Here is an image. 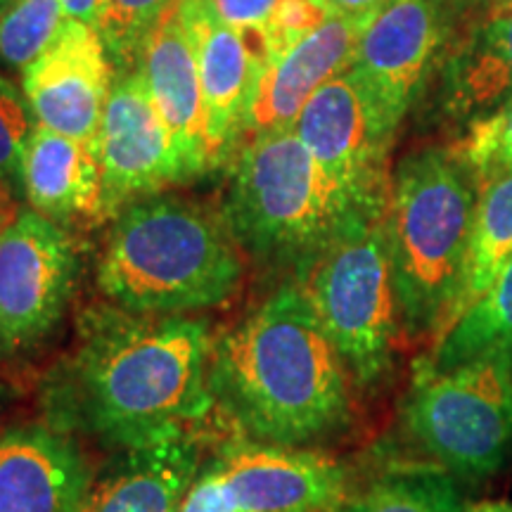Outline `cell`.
I'll list each match as a JSON object with an SVG mask.
<instances>
[{"mask_svg":"<svg viewBox=\"0 0 512 512\" xmlns=\"http://www.w3.org/2000/svg\"><path fill=\"white\" fill-rule=\"evenodd\" d=\"M211 351L202 318L133 316L114 306L88 313L72 356L48 375V425L119 451L188 434L214 408Z\"/></svg>","mask_w":512,"mask_h":512,"instance_id":"obj_1","label":"cell"},{"mask_svg":"<svg viewBox=\"0 0 512 512\" xmlns=\"http://www.w3.org/2000/svg\"><path fill=\"white\" fill-rule=\"evenodd\" d=\"M351 377L297 283L214 339L209 389L247 441L304 448L351 422Z\"/></svg>","mask_w":512,"mask_h":512,"instance_id":"obj_2","label":"cell"},{"mask_svg":"<svg viewBox=\"0 0 512 512\" xmlns=\"http://www.w3.org/2000/svg\"><path fill=\"white\" fill-rule=\"evenodd\" d=\"M245 280L242 249L223 214L159 192L112 219L95 285L133 316H192L233 302Z\"/></svg>","mask_w":512,"mask_h":512,"instance_id":"obj_3","label":"cell"},{"mask_svg":"<svg viewBox=\"0 0 512 512\" xmlns=\"http://www.w3.org/2000/svg\"><path fill=\"white\" fill-rule=\"evenodd\" d=\"M479 192V174L453 145L420 147L396 164L384 228L408 342H439L458 320Z\"/></svg>","mask_w":512,"mask_h":512,"instance_id":"obj_4","label":"cell"},{"mask_svg":"<svg viewBox=\"0 0 512 512\" xmlns=\"http://www.w3.org/2000/svg\"><path fill=\"white\" fill-rule=\"evenodd\" d=\"M384 211L332 181L294 128H285L238 147L221 214L242 254L297 275L339 235Z\"/></svg>","mask_w":512,"mask_h":512,"instance_id":"obj_5","label":"cell"},{"mask_svg":"<svg viewBox=\"0 0 512 512\" xmlns=\"http://www.w3.org/2000/svg\"><path fill=\"white\" fill-rule=\"evenodd\" d=\"M294 283L302 287L351 377L363 387L380 382L403 337L384 216L339 235L294 275Z\"/></svg>","mask_w":512,"mask_h":512,"instance_id":"obj_6","label":"cell"},{"mask_svg":"<svg viewBox=\"0 0 512 512\" xmlns=\"http://www.w3.org/2000/svg\"><path fill=\"white\" fill-rule=\"evenodd\" d=\"M411 439L448 475H496L512 444V363L484 356L451 370H425L403 406Z\"/></svg>","mask_w":512,"mask_h":512,"instance_id":"obj_7","label":"cell"},{"mask_svg":"<svg viewBox=\"0 0 512 512\" xmlns=\"http://www.w3.org/2000/svg\"><path fill=\"white\" fill-rule=\"evenodd\" d=\"M79 275L67 228L34 209L0 228V361L36 349L62 323Z\"/></svg>","mask_w":512,"mask_h":512,"instance_id":"obj_8","label":"cell"},{"mask_svg":"<svg viewBox=\"0 0 512 512\" xmlns=\"http://www.w3.org/2000/svg\"><path fill=\"white\" fill-rule=\"evenodd\" d=\"M458 17L463 0H394L358 36L349 69L394 136L437 74Z\"/></svg>","mask_w":512,"mask_h":512,"instance_id":"obj_9","label":"cell"},{"mask_svg":"<svg viewBox=\"0 0 512 512\" xmlns=\"http://www.w3.org/2000/svg\"><path fill=\"white\" fill-rule=\"evenodd\" d=\"M292 128L332 181L368 207H387L394 133L349 67L313 93Z\"/></svg>","mask_w":512,"mask_h":512,"instance_id":"obj_10","label":"cell"},{"mask_svg":"<svg viewBox=\"0 0 512 512\" xmlns=\"http://www.w3.org/2000/svg\"><path fill=\"white\" fill-rule=\"evenodd\" d=\"M102 216L112 221L128 204L190 183L159 117L143 69L114 74L98 131Z\"/></svg>","mask_w":512,"mask_h":512,"instance_id":"obj_11","label":"cell"},{"mask_svg":"<svg viewBox=\"0 0 512 512\" xmlns=\"http://www.w3.org/2000/svg\"><path fill=\"white\" fill-rule=\"evenodd\" d=\"M178 12L188 29L202 86L204 131L211 171L233 162L245 136L256 83L271 48L266 31H238L216 15L209 0H181Z\"/></svg>","mask_w":512,"mask_h":512,"instance_id":"obj_12","label":"cell"},{"mask_svg":"<svg viewBox=\"0 0 512 512\" xmlns=\"http://www.w3.org/2000/svg\"><path fill=\"white\" fill-rule=\"evenodd\" d=\"M114 67L98 29L69 19L46 53L22 72V93L36 124L62 136L95 143Z\"/></svg>","mask_w":512,"mask_h":512,"instance_id":"obj_13","label":"cell"},{"mask_svg":"<svg viewBox=\"0 0 512 512\" xmlns=\"http://www.w3.org/2000/svg\"><path fill=\"white\" fill-rule=\"evenodd\" d=\"M434 93L439 117L460 131L512 105V0H491L460 24Z\"/></svg>","mask_w":512,"mask_h":512,"instance_id":"obj_14","label":"cell"},{"mask_svg":"<svg viewBox=\"0 0 512 512\" xmlns=\"http://www.w3.org/2000/svg\"><path fill=\"white\" fill-rule=\"evenodd\" d=\"M216 460L240 512H325L347 496L344 465L306 448L242 441Z\"/></svg>","mask_w":512,"mask_h":512,"instance_id":"obj_15","label":"cell"},{"mask_svg":"<svg viewBox=\"0 0 512 512\" xmlns=\"http://www.w3.org/2000/svg\"><path fill=\"white\" fill-rule=\"evenodd\" d=\"M93 472L79 444L50 425L0 434V512H81Z\"/></svg>","mask_w":512,"mask_h":512,"instance_id":"obj_16","label":"cell"},{"mask_svg":"<svg viewBox=\"0 0 512 512\" xmlns=\"http://www.w3.org/2000/svg\"><path fill=\"white\" fill-rule=\"evenodd\" d=\"M363 27L366 24L356 19L330 17L309 36L268 57L249 105L242 143L261 133L292 128L313 93L354 60Z\"/></svg>","mask_w":512,"mask_h":512,"instance_id":"obj_17","label":"cell"},{"mask_svg":"<svg viewBox=\"0 0 512 512\" xmlns=\"http://www.w3.org/2000/svg\"><path fill=\"white\" fill-rule=\"evenodd\" d=\"M138 64L188 181L207 176L211 162L204 131L202 86L188 29L178 8L155 29Z\"/></svg>","mask_w":512,"mask_h":512,"instance_id":"obj_18","label":"cell"},{"mask_svg":"<svg viewBox=\"0 0 512 512\" xmlns=\"http://www.w3.org/2000/svg\"><path fill=\"white\" fill-rule=\"evenodd\" d=\"M200 470L202 451L190 432L121 448L119 458L93 477L81 512H178Z\"/></svg>","mask_w":512,"mask_h":512,"instance_id":"obj_19","label":"cell"},{"mask_svg":"<svg viewBox=\"0 0 512 512\" xmlns=\"http://www.w3.org/2000/svg\"><path fill=\"white\" fill-rule=\"evenodd\" d=\"M22 197L62 228L105 221L98 145L36 126L22 159Z\"/></svg>","mask_w":512,"mask_h":512,"instance_id":"obj_20","label":"cell"},{"mask_svg":"<svg viewBox=\"0 0 512 512\" xmlns=\"http://www.w3.org/2000/svg\"><path fill=\"white\" fill-rule=\"evenodd\" d=\"M484 356H503L512 363V259L489 292L439 339L427 368L441 373Z\"/></svg>","mask_w":512,"mask_h":512,"instance_id":"obj_21","label":"cell"},{"mask_svg":"<svg viewBox=\"0 0 512 512\" xmlns=\"http://www.w3.org/2000/svg\"><path fill=\"white\" fill-rule=\"evenodd\" d=\"M512 259V171L482 181L458 318L477 304Z\"/></svg>","mask_w":512,"mask_h":512,"instance_id":"obj_22","label":"cell"},{"mask_svg":"<svg viewBox=\"0 0 512 512\" xmlns=\"http://www.w3.org/2000/svg\"><path fill=\"white\" fill-rule=\"evenodd\" d=\"M325 512H465V505L448 472L413 467L380 477Z\"/></svg>","mask_w":512,"mask_h":512,"instance_id":"obj_23","label":"cell"},{"mask_svg":"<svg viewBox=\"0 0 512 512\" xmlns=\"http://www.w3.org/2000/svg\"><path fill=\"white\" fill-rule=\"evenodd\" d=\"M178 3L181 0H102L95 29L105 43L114 74L136 67L145 43Z\"/></svg>","mask_w":512,"mask_h":512,"instance_id":"obj_24","label":"cell"},{"mask_svg":"<svg viewBox=\"0 0 512 512\" xmlns=\"http://www.w3.org/2000/svg\"><path fill=\"white\" fill-rule=\"evenodd\" d=\"M64 22L62 0H15L0 15V69L22 76L36 57L46 53Z\"/></svg>","mask_w":512,"mask_h":512,"instance_id":"obj_25","label":"cell"},{"mask_svg":"<svg viewBox=\"0 0 512 512\" xmlns=\"http://www.w3.org/2000/svg\"><path fill=\"white\" fill-rule=\"evenodd\" d=\"M36 126L24 93L0 74V188L12 197L22 195V159Z\"/></svg>","mask_w":512,"mask_h":512,"instance_id":"obj_26","label":"cell"},{"mask_svg":"<svg viewBox=\"0 0 512 512\" xmlns=\"http://www.w3.org/2000/svg\"><path fill=\"white\" fill-rule=\"evenodd\" d=\"M451 145L477 171L479 181L512 171V105L467 126Z\"/></svg>","mask_w":512,"mask_h":512,"instance_id":"obj_27","label":"cell"},{"mask_svg":"<svg viewBox=\"0 0 512 512\" xmlns=\"http://www.w3.org/2000/svg\"><path fill=\"white\" fill-rule=\"evenodd\" d=\"M328 19L330 12L318 0H278L266 27L271 55L309 36Z\"/></svg>","mask_w":512,"mask_h":512,"instance_id":"obj_28","label":"cell"},{"mask_svg":"<svg viewBox=\"0 0 512 512\" xmlns=\"http://www.w3.org/2000/svg\"><path fill=\"white\" fill-rule=\"evenodd\" d=\"M178 512H240L219 460L214 458L202 465L200 475L192 482Z\"/></svg>","mask_w":512,"mask_h":512,"instance_id":"obj_29","label":"cell"},{"mask_svg":"<svg viewBox=\"0 0 512 512\" xmlns=\"http://www.w3.org/2000/svg\"><path fill=\"white\" fill-rule=\"evenodd\" d=\"M275 3H278V0H209V5L216 10V15H219L228 27L238 31H266Z\"/></svg>","mask_w":512,"mask_h":512,"instance_id":"obj_30","label":"cell"},{"mask_svg":"<svg viewBox=\"0 0 512 512\" xmlns=\"http://www.w3.org/2000/svg\"><path fill=\"white\" fill-rule=\"evenodd\" d=\"M330 17H344L356 19V22L368 24L377 12H382L394 0H318Z\"/></svg>","mask_w":512,"mask_h":512,"instance_id":"obj_31","label":"cell"},{"mask_svg":"<svg viewBox=\"0 0 512 512\" xmlns=\"http://www.w3.org/2000/svg\"><path fill=\"white\" fill-rule=\"evenodd\" d=\"M64 15L69 19H79V22H86L95 27L98 22L102 0H62Z\"/></svg>","mask_w":512,"mask_h":512,"instance_id":"obj_32","label":"cell"},{"mask_svg":"<svg viewBox=\"0 0 512 512\" xmlns=\"http://www.w3.org/2000/svg\"><path fill=\"white\" fill-rule=\"evenodd\" d=\"M15 197L10 195V192H5L3 188H0V228L8 223L12 216H15Z\"/></svg>","mask_w":512,"mask_h":512,"instance_id":"obj_33","label":"cell"},{"mask_svg":"<svg viewBox=\"0 0 512 512\" xmlns=\"http://www.w3.org/2000/svg\"><path fill=\"white\" fill-rule=\"evenodd\" d=\"M465 512H512L510 501H482L465 508Z\"/></svg>","mask_w":512,"mask_h":512,"instance_id":"obj_34","label":"cell"},{"mask_svg":"<svg viewBox=\"0 0 512 512\" xmlns=\"http://www.w3.org/2000/svg\"><path fill=\"white\" fill-rule=\"evenodd\" d=\"M12 3H15V0H0V15H3V12H5V10H8Z\"/></svg>","mask_w":512,"mask_h":512,"instance_id":"obj_35","label":"cell"}]
</instances>
